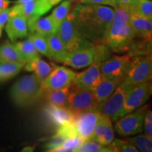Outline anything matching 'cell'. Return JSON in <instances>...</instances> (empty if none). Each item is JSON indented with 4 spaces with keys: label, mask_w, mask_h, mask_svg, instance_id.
Listing matches in <instances>:
<instances>
[{
    "label": "cell",
    "mask_w": 152,
    "mask_h": 152,
    "mask_svg": "<svg viewBox=\"0 0 152 152\" xmlns=\"http://www.w3.org/2000/svg\"><path fill=\"white\" fill-rule=\"evenodd\" d=\"M81 3L86 4L108 5L112 7H115L118 4L117 0H82Z\"/></svg>",
    "instance_id": "f35d334b"
},
{
    "label": "cell",
    "mask_w": 152,
    "mask_h": 152,
    "mask_svg": "<svg viewBox=\"0 0 152 152\" xmlns=\"http://www.w3.org/2000/svg\"><path fill=\"white\" fill-rule=\"evenodd\" d=\"M128 140L141 151L151 152L152 151L151 138L146 135H139L128 139Z\"/></svg>",
    "instance_id": "836d02e7"
},
{
    "label": "cell",
    "mask_w": 152,
    "mask_h": 152,
    "mask_svg": "<svg viewBox=\"0 0 152 152\" xmlns=\"http://www.w3.org/2000/svg\"><path fill=\"white\" fill-rule=\"evenodd\" d=\"M1 33H2V28L0 27V37L1 36Z\"/></svg>",
    "instance_id": "f6af8a7d"
},
{
    "label": "cell",
    "mask_w": 152,
    "mask_h": 152,
    "mask_svg": "<svg viewBox=\"0 0 152 152\" xmlns=\"http://www.w3.org/2000/svg\"><path fill=\"white\" fill-rule=\"evenodd\" d=\"M84 142V140L80 136L75 135L66 139L62 146L66 148L68 151H75Z\"/></svg>",
    "instance_id": "d590c367"
},
{
    "label": "cell",
    "mask_w": 152,
    "mask_h": 152,
    "mask_svg": "<svg viewBox=\"0 0 152 152\" xmlns=\"http://www.w3.org/2000/svg\"><path fill=\"white\" fill-rule=\"evenodd\" d=\"M131 13L152 19V2L151 0H135L130 5Z\"/></svg>",
    "instance_id": "f1b7e54d"
},
{
    "label": "cell",
    "mask_w": 152,
    "mask_h": 152,
    "mask_svg": "<svg viewBox=\"0 0 152 152\" xmlns=\"http://www.w3.org/2000/svg\"><path fill=\"white\" fill-rule=\"evenodd\" d=\"M149 106H144L137 111L127 113L117 120L115 123V130L122 136H130L140 133L143 130L144 116Z\"/></svg>",
    "instance_id": "ba28073f"
},
{
    "label": "cell",
    "mask_w": 152,
    "mask_h": 152,
    "mask_svg": "<svg viewBox=\"0 0 152 152\" xmlns=\"http://www.w3.org/2000/svg\"><path fill=\"white\" fill-rule=\"evenodd\" d=\"M124 78L119 77L115 79H105L104 78L99 83L92 92L94 94L96 102L98 104L101 103L109 96L115 91L117 87L123 81Z\"/></svg>",
    "instance_id": "44dd1931"
},
{
    "label": "cell",
    "mask_w": 152,
    "mask_h": 152,
    "mask_svg": "<svg viewBox=\"0 0 152 152\" xmlns=\"http://www.w3.org/2000/svg\"><path fill=\"white\" fill-rule=\"evenodd\" d=\"M42 83L35 74L21 77L11 87V100L20 108L31 105L42 95Z\"/></svg>",
    "instance_id": "7a4b0ae2"
},
{
    "label": "cell",
    "mask_w": 152,
    "mask_h": 152,
    "mask_svg": "<svg viewBox=\"0 0 152 152\" xmlns=\"http://www.w3.org/2000/svg\"><path fill=\"white\" fill-rule=\"evenodd\" d=\"M150 81L144 82L128 90L123 109V116L145 104L151 94V83Z\"/></svg>",
    "instance_id": "8fae6325"
},
{
    "label": "cell",
    "mask_w": 152,
    "mask_h": 152,
    "mask_svg": "<svg viewBox=\"0 0 152 152\" xmlns=\"http://www.w3.org/2000/svg\"><path fill=\"white\" fill-rule=\"evenodd\" d=\"M77 152H113L114 151L111 143L104 146L94 140H86L76 149Z\"/></svg>",
    "instance_id": "f546056e"
},
{
    "label": "cell",
    "mask_w": 152,
    "mask_h": 152,
    "mask_svg": "<svg viewBox=\"0 0 152 152\" xmlns=\"http://www.w3.org/2000/svg\"><path fill=\"white\" fill-rule=\"evenodd\" d=\"M127 92L128 90L123 85L120 84L109 97L98 104L96 111L115 122L123 116L122 112Z\"/></svg>",
    "instance_id": "52a82bcc"
},
{
    "label": "cell",
    "mask_w": 152,
    "mask_h": 152,
    "mask_svg": "<svg viewBox=\"0 0 152 152\" xmlns=\"http://www.w3.org/2000/svg\"><path fill=\"white\" fill-rule=\"evenodd\" d=\"M10 17V9L7 8L0 11V27L3 28Z\"/></svg>",
    "instance_id": "ab89813d"
},
{
    "label": "cell",
    "mask_w": 152,
    "mask_h": 152,
    "mask_svg": "<svg viewBox=\"0 0 152 152\" xmlns=\"http://www.w3.org/2000/svg\"><path fill=\"white\" fill-rule=\"evenodd\" d=\"M130 61L131 56L130 54L111 56L105 61L100 64L101 73L105 79H115L119 77L124 78Z\"/></svg>",
    "instance_id": "7c38bea8"
},
{
    "label": "cell",
    "mask_w": 152,
    "mask_h": 152,
    "mask_svg": "<svg viewBox=\"0 0 152 152\" xmlns=\"http://www.w3.org/2000/svg\"><path fill=\"white\" fill-rule=\"evenodd\" d=\"M25 63L0 61V83L16 76L25 65Z\"/></svg>",
    "instance_id": "484cf974"
},
{
    "label": "cell",
    "mask_w": 152,
    "mask_h": 152,
    "mask_svg": "<svg viewBox=\"0 0 152 152\" xmlns=\"http://www.w3.org/2000/svg\"><path fill=\"white\" fill-rule=\"evenodd\" d=\"M152 73L151 56H138L131 61L124 80L121 83L127 90L142 83L151 80Z\"/></svg>",
    "instance_id": "3957f363"
},
{
    "label": "cell",
    "mask_w": 152,
    "mask_h": 152,
    "mask_svg": "<svg viewBox=\"0 0 152 152\" xmlns=\"http://www.w3.org/2000/svg\"><path fill=\"white\" fill-rule=\"evenodd\" d=\"M28 39L32 42L35 49L44 56L48 57L49 56L48 45H47L46 37H43L39 34L35 33H30L28 36Z\"/></svg>",
    "instance_id": "d6a6232c"
},
{
    "label": "cell",
    "mask_w": 152,
    "mask_h": 152,
    "mask_svg": "<svg viewBox=\"0 0 152 152\" xmlns=\"http://www.w3.org/2000/svg\"><path fill=\"white\" fill-rule=\"evenodd\" d=\"M45 112L49 121L56 128L61 125L75 123L77 115L68 109L59 107L49 103L45 108Z\"/></svg>",
    "instance_id": "9a60e30c"
},
{
    "label": "cell",
    "mask_w": 152,
    "mask_h": 152,
    "mask_svg": "<svg viewBox=\"0 0 152 152\" xmlns=\"http://www.w3.org/2000/svg\"><path fill=\"white\" fill-rule=\"evenodd\" d=\"M90 139L102 145H109L114 140V130L111 120L101 114Z\"/></svg>",
    "instance_id": "e0dca14e"
},
{
    "label": "cell",
    "mask_w": 152,
    "mask_h": 152,
    "mask_svg": "<svg viewBox=\"0 0 152 152\" xmlns=\"http://www.w3.org/2000/svg\"><path fill=\"white\" fill-rule=\"evenodd\" d=\"M114 8L115 9V10L113 12V18L110 26L130 24L131 14L130 6L118 4L116 7Z\"/></svg>",
    "instance_id": "83f0119b"
},
{
    "label": "cell",
    "mask_w": 152,
    "mask_h": 152,
    "mask_svg": "<svg viewBox=\"0 0 152 152\" xmlns=\"http://www.w3.org/2000/svg\"><path fill=\"white\" fill-rule=\"evenodd\" d=\"M11 2L9 0H0V11L8 8Z\"/></svg>",
    "instance_id": "60d3db41"
},
{
    "label": "cell",
    "mask_w": 152,
    "mask_h": 152,
    "mask_svg": "<svg viewBox=\"0 0 152 152\" xmlns=\"http://www.w3.org/2000/svg\"><path fill=\"white\" fill-rule=\"evenodd\" d=\"M0 61L26 64V61L18 53L14 44L9 42H6L0 46Z\"/></svg>",
    "instance_id": "d4e9b609"
},
{
    "label": "cell",
    "mask_w": 152,
    "mask_h": 152,
    "mask_svg": "<svg viewBox=\"0 0 152 152\" xmlns=\"http://www.w3.org/2000/svg\"><path fill=\"white\" fill-rule=\"evenodd\" d=\"M94 49V45H93L69 52L64 64L76 69L87 67L91 65L93 61Z\"/></svg>",
    "instance_id": "2e32d148"
},
{
    "label": "cell",
    "mask_w": 152,
    "mask_h": 152,
    "mask_svg": "<svg viewBox=\"0 0 152 152\" xmlns=\"http://www.w3.org/2000/svg\"><path fill=\"white\" fill-rule=\"evenodd\" d=\"M33 1V0H17V1H15V4H22L30 2V1Z\"/></svg>",
    "instance_id": "7bdbcfd3"
},
{
    "label": "cell",
    "mask_w": 152,
    "mask_h": 152,
    "mask_svg": "<svg viewBox=\"0 0 152 152\" xmlns=\"http://www.w3.org/2000/svg\"><path fill=\"white\" fill-rule=\"evenodd\" d=\"M71 7V0H66L59 4V6L55 8L52 13L51 14V16L57 26H59L60 24L64 21L70 14V9Z\"/></svg>",
    "instance_id": "4dcf8cb0"
},
{
    "label": "cell",
    "mask_w": 152,
    "mask_h": 152,
    "mask_svg": "<svg viewBox=\"0 0 152 152\" xmlns=\"http://www.w3.org/2000/svg\"><path fill=\"white\" fill-rule=\"evenodd\" d=\"M49 50V58L58 63L65 61L69 52L64 47L59 37L56 33L47 36L46 37Z\"/></svg>",
    "instance_id": "ffe728a7"
},
{
    "label": "cell",
    "mask_w": 152,
    "mask_h": 152,
    "mask_svg": "<svg viewBox=\"0 0 152 152\" xmlns=\"http://www.w3.org/2000/svg\"><path fill=\"white\" fill-rule=\"evenodd\" d=\"M114 10L97 4H79L71 13L79 32L94 45L102 42L113 18Z\"/></svg>",
    "instance_id": "6da1fadb"
},
{
    "label": "cell",
    "mask_w": 152,
    "mask_h": 152,
    "mask_svg": "<svg viewBox=\"0 0 152 152\" xmlns=\"http://www.w3.org/2000/svg\"><path fill=\"white\" fill-rule=\"evenodd\" d=\"M114 151L116 152H137L139 150L129 140L115 139L111 142Z\"/></svg>",
    "instance_id": "e575fe53"
},
{
    "label": "cell",
    "mask_w": 152,
    "mask_h": 152,
    "mask_svg": "<svg viewBox=\"0 0 152 152\" xmlns=\"http://www.w3.org/2000/svg\"><path fill=\"white\" fill-rule=\"evenodd\" d=\"M144 135L152 137V113L149 109L147 110L144 116Z\"/></svg>",
    "instance_id": "8d00e7d4"
},
{
    "label": "cell",
    "mask_w": 152,
    "mask_h": 152,
    "mask_svg": "<svg viewBox=\"0 0 152 152\" xmlns=\"http://www.w3.org/2000/svg\"><path fill=\"white\" fill-rule=\"evenodd\" d=\"M134 1L135 0H117L118 4H124L128 6L132 4Z\"/></svg>",
    "instance_id": "b9f144b4"
},
{
    "label": "cell",
    "mask_w": 152,
    "mask_h": 152,
    "mask_svg": "<svg viewBox=\"0 0 152 152\" xmlns=\"http://www.w3.org/2000/svg\"><path fill=\"white\" fill-rule=\"evenodd\" d=\"M56 34L69 52L94 45L80 33L74 24L71 14L60 24Z\"/></svg>",
    "instance_id": "5b68a950"
},
{
    "label": "cell",
    "mask_w": 152,
    "mask_h": 152,
    "mask_svg": "<svg viewBox=\"0 0 152 152\" xmlns=\"http://www.w3.org/2000/svg\"><path fill=\"white\" fill-rule=\"evenodd\" d=\"M28 27L30 33L39 34L45 37L56 33L58 28L53 20L51 15L45 18H39L28 25Z\"/></svg>",
    "instance_id": "7402d4cb"
},
{
    "label": "cell",
    "mask_w": 152,
    "mask_h": 152,
    "mask_svg": "<svg viewBox=\"0 0 152 152\" xmlns=\"http://www.w3.org/2000/svg\"><path fill=\"white\" fill-rule=\"evenodd\" d=\"M99 66L100 64L92 63L87 70L82 73H77L73 85L90 90H94L104 79V77L101 73Z\"/></svg>",
    "instance_id": "5bb4252c"
},
{
    "label": "cell",
    "mask_w": 152,
    "mask_h": 152,
    "mask_svg": "<svg viewBox=\"0 0 152 152\" xmlns=\"http://www.w3.org/2000/svg\"><path fill=\"white\" fill-rule=\"evenodd\" d=\"M101 113L97 111H90L77 114L75 122V128L77 135L84 141L90 140Z\"/></svg>",
    "instance_id": "4fadbf2b"
},
{
    "label": "cell",
    "mask_w": 152,
    "mask_h": 152,
    "mask_svg": "<svg viewBox=\"0 0 152 152\" xmlns=\"http://www.w3.org/2000/svg\"><path fill=\"white\" fill-rule=\"evenodd\" d=\"M52 6L47 0H33L30 2L16 4L10 8L11 17L20 15L26 19L29 24L35 21L50 10Z\"/></svg>",
    "instance_id": "9c48e42d"
},
{
    "label": "cell",
    "mask_w": 152,
    "mask_h": 152,
    "mask_svg": "<svg viewBox=\"0 0 152 152\" xmlns=\"http://www.w3.org/2000/svg\"><path fill=\"white\" fill-rule=\"evenodd\" d=\"M61 1H62V0H47V1H48V2L52 6L57 4L59 3Z\"/></svg>",
    "instance_id": "ee69618b"
},
{
    "label": "cell",
    "mask_w": 152,
    "mask_h": 152,
    "mask_svg": "<svg viewBox=\"0 0 152 152\" xmlns=\"http://www.w3.org/2000/svg\"><path fill=\"white\" fill-rule=\"evenodd\" d=\"M28 23L23 17L15 15L9 18L6 26V32L11 41L14 42L19 38L28 35Z\"/></svg>",
    "instance_id": "d6986e66"
},
{
    "label": "cell",
    "mask_w": 152,
    "mask_h": 152,
    "mask_svg": "<svg viewBox=\"0 0 152 152\" xmlns=\"http://www.w3.org/2000/svg\"><path fill=\"white\" fill-rule=\"evenodd\" d=\"M71 87L59 89V90H45L42 93L45 99L48 103L54 104L57 106L68 109V96L71 92Z\"/></svg>",
    "instance_id": "cb8c5ba5"
},
{
    "label": "cell",
    "mask_w": 152,
    "mask_h": 152,
    "mask_svg": "<svg viewBox=\"0 0 152 152\" xmlns=\"http://www.w3.org/2000/svg\"><path fill=\"white\" fill-rule=\"evenodd\" d=\"M71 1H80V2H81L82 0H71Z\"/></svg>",
    "instance_id": "bcb514c9"
},
{
    "label": "cell",
    "mask_w": 152,
    "mask_h": 152,
    "mask_svg": "<svg viewBox=\"0 0 152 152\" xmlns=\"http://www.w3.org/2000/svg\"><path fill=\"white\" fill-rule=\"evenodd\" d=\"M51 64L52 66L39 57L26 63L25 68L26 71L33 72L38 78L43 82L54 68V64Z\"/></svg>",
    "instance_id": "603a6c76"
},
{
    "label": "cell",
    "mask_w": 152,
    "mask_h": 152,
    "mask_svg": "<svg viewBox=\"0 0 152 152\" xmlns=\"http://www.w3.org/2000/svg\"><path fill=\"white\" fill-rule=\"evenodd\" d=\"M94 54L92 63L100 64L105 61L112 56V51L109 47L103 43H98L94 45Z\"/></svg>",
    "instance_id": "1f68e13d"
},
{
    "label": "cell",
    "mask_w": 152,
    "mask_h": 152,
    "mask_svg": "<svg viewBox=\"0 0 152 152\" xmlns=\"http://www.w3.org/2000/svg\"><path fill=\"white\" fill-rule=\"evenodd\" d=\"M65 140L66 138L64 137H63L61 135H60V134L56 133L54 136L52 137L51 140H49L46 144H45V148L46 149L49 150V149H54V148L59 147V146L62 145L63 143H64V142L65 141Z\"/></svg>",
    "instance_id": "74e56055"
},
{
    "label": "cell",
    "mask_w": 152,
    "mask_h": 152,
    "mask_svg": "<svg viewBox=\"0 0 152 152\" xmlns=\"http://www.w3.org/2000/svg\"><path fill=\"white\" fill-rule=\"evenodd\" d=\"M77 73L64 66H57L54 68L42 83V91L59 90L71 87L73 85Z\"/></svg>",
    "instance_id": "30bf717a"
},
{
    "label": "cell",
    "mask_w": 152,
    "mask_h": 152,
    "mask_svg": "<svg viewBox=\"0 0 152 152\" xmlns=\"http://www.w3.org/2000/svg\"><path fill=\"white\" fill-rule=\"evenodd\" d=\"M98 103L92 91L72 85L68 96V109L75 114L96 111Z\"/></svg>",
    "instance_id": "8992f818"
},
{
    "label": "cell",
    "mask_w": 152,
    "mask_h": 152,
    "mask_svg": "<svg viewBox=\"0 0 152 152\" xmlns=\"http://www.w3.org/2000/svg\"><path fill=\"white\" fill-rule=\"evenodd\" d=\"M14 45L19 54L26 61V63L40 57L39 53L35 49L33 42L29 39L25 41L18 42Z\"/></svg>",
    "instance_id": "4316f807"
},
{
    "label": "cell",
    "mask_w": 152,
    "mask_h": 152,
    "mask_svg": "<svg viewBox=\"0 0 152 152\" xmlns=\"http://www.w3.org/2000/svg\"><path fill=\"white\" fill-rule=\"evenodd\" d=\"M130 26L134 34V38L145 42H151V19L131 13Z\"/></svg>",
    "instance_id": "ac0fdd59"
},
{
    "label": "cell",
    "mask_w": 152,
    "mask_h": 152,
    "mask_svg": "<svg viewBox=\"0 0 152 152\" xmlns=\"http://www.w3.org/2000/svg\"><path fill=\"white\" fill-rule=\"evenodd\" d=\"M134 39L130 24L109 26L106 30L102 43L109 47L113 52H125L129 51Z\"/></svg>",
    "instance_id": "277c9868"
}]
</instances>
